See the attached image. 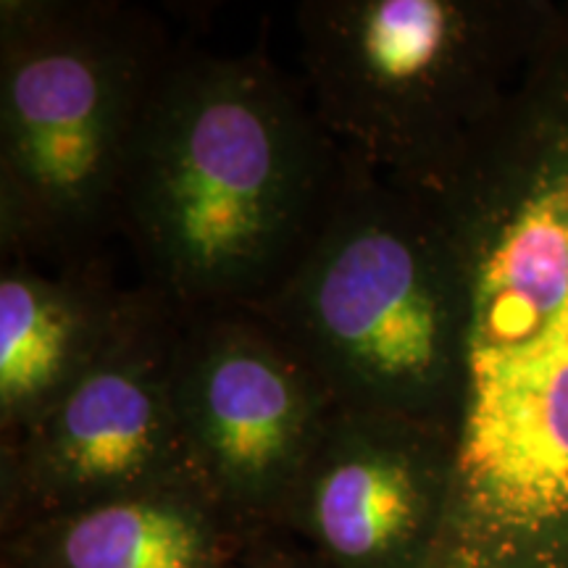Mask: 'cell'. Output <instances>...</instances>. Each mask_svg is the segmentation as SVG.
Masks as SVG:
<instances>
[{
	"label": "cell",
	"instance_id": "obj_1",
	"mask_svg": "<svg viewBox=\"0 0 568 568\" xmlns=\"http://www.w3.org/2000/svg\"><path fill=\"white\" fill-rule=\"evenodd\" d=\"M426 195L466 290L450 495L426 568H568V3Z\"/></svg>",
	"mask_w": 568,
	"mask_h": 568
},
{
	"label": "cell",
	"instance_id": "obj_2",
	"mask_svg": "<svg viewBox=\"0 0 568 568\" xmlns=\"http://www.w3.org/2000/svg\"><path fill=\"white\" fill-rule=\"evenodd\" d=\"M347 153L264 55L174 51L148 109L122 230L180 314L255 308L329 216Z\"/></svg>",
	"mask_w": 568,
	"mask_h": 568
},
{
	"label": "cell",
	"instance_id": "obj_3",
	"mask_svg": "<svg viewBox=\"0 0 568 568\" xmlns=\"http://www.w3.org/2000/svg\"><path fill=\"white\" fill-rule=\"evenodd\" d=\"M172 55L134 6L0 3L3 261L84 264L122 230L134 151Z\"/></svg>",
	"mask_w": 568,
	"mask_h": 568
},
{
	"label": "cell",
	"instance_id": "obj_4",
	"mask_svg": "<svg viewBox=\"0 0 568 568\" xmlns=\"http://www.w3.org/2000/svg\"><path fill=\"white\" fill-rule=\"evenodd\" d=\"M251 311L308 361L337 408L450 429L466 290L432 195L347 153L345 182L314 243Z\"/></svg>",
	"mask_w": 568,
	"mask_h": 568
},
{
	"label": "cell",
	"instance_id": "obj_5",
	"mask_svg": "<svg viewBox=\"0 0 568 568\" xmlns=\"http://www.w3.org/2000/svg\"><path fill=\"white\" fill-rule=\"evenodd\" d=\"M552 0H311L295 11L311 105L389 182L432 193L495 122Z\"/></svg>",
	"mask_w": 568,
	"mask_h": 568
},
{
	"label": "cell",
	"instance_id": "obj_6",
	"mask_svg": "<svg viewBox=\"0 0 568 568\" xmlns=\"http://www.w3.org/2000/svg\"><path fill=\"white\" fill-rule=\"evenodd\" d=\"M169 389L190 466L253 537L280 529L337 403L251 308L180 314Z\"/></svg>",
	"mask_w": 568,
	"mask_h": 568
},
{
	"label": "cell",
	"instance_id": "obj_7",
	"mask_svg": "<svg viewBox=\"0 0 568 568\" xmlns=\"http://www.w3.org/2000/svg\"><path fill=\"white\" fill-rule=\"evenodd\" d=\"M176 332L180 311L145 287L101 364L59 406L0 443V537L113 497L201 485L169 389Z\"/></svg>",
	"mask_w": 568,
	"mask_h": 568
},
{
	"label": "cell",
	"instance_id": "obj_8",
	"mask_svg": "<svg viewBox=\"0 0 568 568\" xmlns=\"http://www.w3.org/2000/svg\"><path fill=\"white\" fill-rule=\"evenodd\" d=\"M450 468L443 426L337 408L280 529L329 568H426L445 521Z\"/></svg>",
	"mask_w": 568,
	"mask_h": 568
},
{
	"label": "cell",
	"instance_id": "obj_9",
	"mask_svg": "<svg viewBox=\"0 0 568 568\" xmlns=\"http://www.w3.org/2000/svg\"><path fill=\"white\" fill-rule=\"evenodd\" d=\"M145 287L124 290L92 266L48 274L27 261L0 268V443L67 397L138 314Z\"/></svg>",
	"mask_w": 568,
	"mask_h": 568
},
{
	"label": "cell",
	"instance_id": "obj_10",
	"mask_svg": "<svg viewBox=\"0 0 568 568\" xmlns=\"http://www.w3.org/2000/svg\"><path fill=\"white\" fill-rule=\"evenodd\" d=\"M253 535L201 485L145 489L0 537L13 568H243Z\"/></svg>",
	"mask_w": 568,
	"mask_h": 568
},
{
	"label": "cell",
	"instance_id": "obj_11",
	"mask_svg": "<svg viewBox=\"0 0 568 568\" xmlns=\"http://www.w3.org/2000/svg\"><path fill=\"white\" fill-rule=\"evenodd\" d=\"M243 568H329L316 552L290 537L287 531L272 529L258 535L247 548Z\"/></svg>",
	"mask_w": 568,
	"mask_h": 568
},
{
	"label": "cell",
	"instance_id": "obj_12",
	"mask_svg": "<svg viewBox=\"0 0 568 568\" xmlns=\"http://www.w3.org/2000/svg\"><path fill=\"white\" fill-rule=\"evenodd\" d=\"M0 568H13V566H6V564H0Z\"/></svg>",
	"mask_w": 568,
	"mask_h": 568
}]
</instances>
